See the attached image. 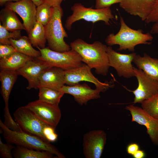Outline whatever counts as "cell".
Wrapping results in <instances>:
<instances>
[{"label":"cell","instance_id":"1","mask_svg":"<svg viewBox=\"0 0 158 158\" xmlns=\"http://www.w3.org/2000/svg\"><path fill=\"white\" fill-rule=\"evenodd\" d=\"M70 45L71 49L80 55L83 62L91 69H95L97 74L107 75L110 66L106 45L97 41L89 44L78 38L71 42Z\"/></svg>","mask_w":158,"mask_h":158},{"label":"cell","instance_id":"2","mask_svg":"<svg viewBox=\"0 0 158 158\" xmlns=\"http://www.w3.org/2000/svg\"><path fill=\"white\" fill-rule=\"evenodd\" d=\"M121 26L118 32L116 34H109L105 41L109 46L117 44L119 46L117 50L121 51L128 49L132 52L135 51V47L140 44H150L153 37L150 32L144 33L140 29H132L126 23L122 16L120 18Z\"/></svg>","mask_w":158,"mask_h":158},{"label":"cell","instance_id":"3","mask_svg":"<svg viewBox=\"0 0 158 158\" xmlns=\"http://www.w3.org/2000/svg\"><path fill=\"white\" fill-rule=\"evenodd\" d=\"M0 127L3 136L7 142L16 146H20L36 150L48 152L58 158H65V156L50 142L37 136L22 130H13L0 120Z\"/></svg>","mask_w":158,"mask_h":158},{"label":"cell","instance_id":"4","mask_svg":"<svg viewBox=\"0 0 158 158\" xmlns=\"http://www.w3.org/2000/svg\"><path fill=\"white\" fill-rule=\"evenodd\" d=\"M51 18L44 26L45 35L48 47L52 50L63 52L70 50V45L64 40L68 37L63 26L61 18L63 14V9L59 6L53 7Z\"/></svg>","mask_w":158,"mask_h":158},{"label":"cell","instance_id":"5","mask_svg":"<svg viewBox=\"0 0 158 158\" xmlns=\"http://www.w3.org/2000/svg\"><path fill=\"white\" fill-rule=\"evenodd\" d=\"M41 56L37 58L46 63L49 66L61 68L64 71L79 67L83 63L80 55L75 50L58 52L48 47L39 49Z\"/></svg>","mask_w":158,"mask_h":158},{"label":"cell","instance_id":"6","mask_svg":"<svg viewBox=\"0 0 158 158\" xmlns=\"http://www.w3.org/2000/svg\"><path fill=\"white\" fill-rule=\"evenodd\" d=\"M73 14L66 19L65 27L68 30L71 29L73 24L81 19L94 23L99 21L104 22L109 25L110 20L115 19L110 7L93 9L85 7L80 3H75L71 7Z\"/></svg>","mask_w":158,"mask_h":158},{"label":"cell","instance_id":"7","mask_svg":"<svg viewBox=\"0 0 158 158\" xmlns=\"http://www.w3.org/2000/svg\"><path fill=\"white\" fill-rule=\"evenodd\" d=\"M13 117L21 130L47 141L43 130L45 127L50 125L41 120L30 109L25 106L20 107L14 113Z\"/></svg>","mask_w":158,"mask_h":158},{"label":"cell","instance_id":"8","mask_svg":"<svg viewBox=\"0 0 158 158\" xmlns=\"http://www.w3.org/2000/svg\"><path fill=\"white\" fill-rule=\"evenodd\" d=\"M91 69L83 63L80 66L64 71L65 84L72 85L81 81H87L93 83L96 88L101 92H104L114 86L112 82L99 81L92 73Z\"/></svg>","mask_w":158,"mask_h":158},{"label":"cell","instance_id":"9","mask_svg":"<svg viewBox=\"0 0 158 158\" xmlns=\"http://www.w3.org/2000/svg\"><path fill=\"white\" fill-rule=\"evenodd\" d=\"M135 76L138 80V85L132 92L135 97L133 103H140L158 94V81L154 79L142 70L133 66Z\"/></svg>","mask_w":158,"mask_h":158},{"label":"cell","instance_id":"10","mask_svg":"<svg viewBox=\"0 0 158 158\" xmlns=\"http://www.w3.org/2000/svg\"><path fill=\"white\" fill-rule=\"evenodd\" d=\"M18 75H19L16 70H0L1 92L5 104L4 109L5 120L4 123L7 127L11 129L15 128L17 126V124L10 114L8 100L11 92Z\"/></svg>","mask_w":158,"mask_h":158},{"label":"cell","instance_id":"11","mask_svg":"<svg viewBox=\"0 0 158 158\" xmlns=\"http://www.w3.org/2000/svg\"><path fill=\"white\" fill-rule=\"evenodd\" d=\"M107 52L110 67L114 68L119 77L129 78L135 76L132 63L136 55L135 53L121 54L114 51L110 46L107 47Z\"/></svg>","mask_w":158,"mask_h":158},{"label":"cell","instance_id":"12","mask_svg":"<svg viewBox=\"0 0 158 158\" xmlns=\"http://www.w3.org/2000/svg\"><path fill=\"white\" fill-rule=\"evenodd\" d=\"M107 140V135L102 130H91L83 136V152L86 158H100Z\"/></svg>","mask_w":158,"mask_h":158},{"label":"cell","instance_id":"13","mask_svg":"<svg viewBox=\"0 0 158 158\" xmlns=\"http://www.w3.org/2000/svg\"><path fill=\"white\" fill-rule=\"evenodd\" d=\"M25 107L31 110L41 120L55 127L61 118V112L59 105L38 99L29 103Z\"/></svg>","mask_w":158,"mask_h":158},{"label":"cell","instance_id":"14","mask_svg":"<svg viewBox=\"0 0 158 158\" xmlns=\"http://www.w3.org/2000/svg\"><path fill=\"white\" fill-rule=\"evenodd\" d=\"M132 116V122L145 126L153 143L158 146V119L151 116L141 107L133 104L126 106Z\"/></svg>","mask_w":158,"mask_h":158},{"label":"cell","instance_id":"15","mask_svg":"<svg viewBox=\"0 0 158 158\" xmlns=\"http://www.w3.org/2000/svg\"><path fill=\"white\" fill-rule=\"evenodd\" d=\"M4 6L15 11L21 17L25 31L28 34L37 21L36 6L31 0L8 1Z\"/></svg>","mask_w":158,"mask_h":158},{"label":"cell","instance_id":"16","mask_svg":"<svg viewBox=\"0 0 158 158\" xmlns=\"http://www.w3.org/2000/svg\"><path fill=\"white\" fill-rule=\"evenodd\" d=\"M49 67L50 66L44 61L35 59V60L34 59L27 61L16 71L19 75L23 76L27 80V89H37L39 78L41 74Z\"/></svg>","mask_w":158,"mask_h":158},{"label":"cell","instance_id":"17","mask_svg":"<svg viewBox=\"0 0 158 158\" xmlns=\"http://www.w3.org/2000/svg\"><path fill=\"white\" fill-rule=\"evenodd\" d=\"M60 91L64 94L72 95L79 105H86L90 100L100 97L101 91L96 88L92 89L88 85L79 83L72 85H64Z\"/></svg>","mask_w":158,"mask_h":158},{"label":"cell","instance_id":"18","mask_svg":"<svg viewBox=\"0 0 158 158\" xmlns=\"http://www.w3.org/2000/svg\"><path fill=\"white\" fill-rule=\"evenodd\" d=\"M65 84L64 71L59 67L51 66L41 74L38 88L39 87H44L60 91Z\"/></svg>","mask_w":158,"mask_h":158},{"label":"cell","instance_id":"19","mask_svg":"<svg viewBox=\"0 0 158 158\" xmlns=\"http://www.w3.org/2000/svg\"><path fill=\"white\" fill-rule=\"evenodd\" d=\"M154 0H122L120 6L132 15L145 21L152 10Z\"/></svg>","mask_w":158,"mask_h":158},{"label":"cell","instance_id":"20","mask_svg":"<svg viewBox=\"0 0 158 158\" xmlns=\"http://www.w3.org/2000/svg\"><path fill=\"white\" fill-rule=\"evenodd\" d=\"M133 62L138 68L158 81V59L152 58L144 53L143 56L136 54Z\"/></svg>","mask_w":158,"mask_h":158},{"label":"cell","instance_id":"21","mask_svg":"<svg viewBox=\"0 0 158 158\" xmlns=\"http://www.w3.org/2000/svg\"><path fill=\"white\" fill-rule=\"evenodd\" d=\"M33 58L15 51L9 55L0 59V70H17Z\"/></svg>","mask_w":158,"mask_h":158},{"label":"cell","instance_id":"22","mask_svg":"<svg viewBox=\"0 0 158 158\" xmlns=\"http://www.w3.org/2000/svg\"><path fill=\"white\" fill-rule=\"evenodd\" d=\"M14 11L5 7L0 12V20L2 25L10 31L25 30L23 24L20 21Z\"/></svg>","mask_w":158,"mask_h":158},{"label":"cell","instance_id":"23","mask_svg":"<svg viewBox=\"0 0 158 158\" xmlns=\"http://www.w3.org/2000/svg\"><path fill=\"white\" fill-rule=\"evenodd\" d=\"M9 40L16 51L35 59L41 56L40 51L33 48L28 37L23 36L18 40L11 38Z\"/></svg>","mask_w":158,"mask_h":158},{"label":"cell","instance_id":"24","mask_svg":"<svg viewBox=\"0 0 158 158\" xmlns=\"http://www.w3.org/2000/svg\"><path fill=\"white\" fill-rule=\"evenodd\" d=\"M28 38L33 46L39 49L45 48L47 41L44 26L36 21L28 34Z\"/></svg>","mask_w":158,"mask_h":158},{"label":"cell","instance_id":"25","mask_svg":"<svg viewBox=\"0 0 158 158\" xmlns=\"http://www.w3.org/2000/svg\"><path fill=\"white\" fill-rule=\"evenodd\" d=\"M15 158H52L54 155L45 151L29 148L20 146H16L12 150Z\"/></svg>","mask_w":158,"mask_h":158},{"label":"cell","instance_id":"26","mask_svg":"<svg viewBox=\"0 0 158 158\" xmlns=\"http://www.w3.org/2000/svg\"><path fill=\"white\" fill-rule=\"evenodd\" d=\"M38 89V99L54 105H59L64 94L61 91L46 87H39Z\"/></svg>","mask_w":158,"mask_h":158},{"label":"cell","instance_id":"27","mask_svg":"<svg viewBox=\"0 0 158 158\" xmlns=\"http://www.w3.org/2000/svg\"><path fill=\"white\" fill-rule=\"evenodd\" d=\"M53 10V7L45 2L37 6L36 21L40 22L44 26H45L51 18Z\"/></svg>","mask_w":158,"mask_h":158},{"label":"cell","instance_id":"28","mask_svg":"<svg viewBox=\"0 0 158 158\" xmlns=\"http://www.w3.org/2000/svg\"><path fill=\"white\" fill-rule=\"evenodd\" d=\"M141 104V108L145 112L158 119V94L144 100Z\"/></svg>","mask_w":158,"mask_h":158},{"label":"cell","instance_id":"29","mask_svg":"<svg viewBox=\"0 0 158 158\" xmlns=\"http://www.w3.org/2000/svg\"><path fill=\"white\" fill-rule=\"evenodd\" d=\"M20 30L10 31L3 27L0 23V44H11L9 39L18 40L21 37Z\"/></svg>","mask_w":158,"mask_h":158},{"label":"cell","instance_id":"30","mask_svg":"<svg viewBox=\"0 0 158 158\" xmlns=\"http://www.w3.org/2000/svg\"><path fill=\"white\" fill-rule=\"evenodd\" d=\"M155 3L150 14L145 20L147 24L153 23L150 32L152 34H158V0H154Z\"/></svg>","mask_w":158,"mask_h":158},{"label":"cell","instance_id":"31","mask_svg":"<svg viewBox=\"0 0 158 158\" xmlns=\"http://www.w3.org/2000/svg\"><path fill=\"white\" fill-rule=\"evenodd\" d=\"M14 145L7 142H3L0 138V157L3 158H13L12 150L15 147Z\"/></svg>","mask_w":158,"mask_h":158},{"label":"cell","instance_id":"32","mask_svg":"<svg viewBox=\"0 0 158 158\" xmlns=\"http://www.w3.org/2000/svg\"><path fill=\"white\" fill-rule=\"evenodd\" d=\"M55 128L49 125L45 127L43 129V133L45 138L50 142L55 141L58 138V135L55 131Z\"/></svg>","mask_w":158,"mask_h":158},{"label":"cell","instance_id":"33","mask_svg":"<svg viewBox=\"0 0 158 158\" xmlns=\"http://www.w3.org/2000/svg\"><path fill=\"white\" fill-rule=\"evenodd\" d=\"M16 51L11 44H0V59L6 57Z\"/></svg>","mask_w":158,"mask_h":158},{"label":"cell","instance_id":"34","mask_svg":"<svg viewBox=\"0 0 158 158\" xmlns=\"http://www.w3.org/2000/svg\"><path fill=\"white\" fill-rule=\"evenodd\" d=\"M95 8L101 9L107 7H110L114 4L120 3L122 0H95Z\"/></svg>","mask_w":158,"mask_h":158},{"label":"cell","instance_id":"35","mask_svg":"<svg viewBox=\"0 0 158 158\" xmlns=\"http://www.w3.org/2000/svg\"><path fill=\"white\" fill-rule=\"evenodd\" d=\"M139 149V146L138 144L136 143H131L127 146L126 151L128 154L132 156Z\"/></svg>","mask_w":158,"mask_h":158},{"label":"cell","instance_id":"36","mask_svg":"<svg viewBox=\"0 0 158 158\" xmlns=\"http://www.w3.org/2000/svg\"><path fill=\"white\" fill-rule=\"evenodd\" d=\"M65 0H43L44 2H45L50 6L54 7L60 6L61 2Z\"/></svg>","mask_w":158,"mask_h":158},{"label":"cell","instance_id":"37","mask_svg":"<svg viewBox=\"0 0 158 158\" xmlns=\"http://www.w3.org/2000/svg\"><path fill=\"white\" fill-rule=\"evenodd\" d=\"M145 152L143 150H139L132 156L134 158H144L145 157Z\"/></svg>","mask_w":158,"mask_h":158},{"label":"cell","instance_id":"38","mask_svg":"<svg viewBox=\"0 0 158 158\" xmlns=\"http://www.w3.org/2000/svg\"><path fill=\"white\" fill-rule=\"evenodd\" d=\"M34 4L37 6L43 3L44 2L43 0H31Z\"/></svg>","mask_w":158,"mask_h":158},{"label":"cell","instance_id":"39","mask_svg":"<svg viewBox=\"0 0 158 158\" xmlns=\"http://www.w3.org/2000/svg\"><path fill=\"white\" fill-rule=\"evenodd\" d=\"M20 0H0V6H2L8 1H14L16 2Z\"/></svg>","mask_w":158,"mask_h":158}]
</instances>
